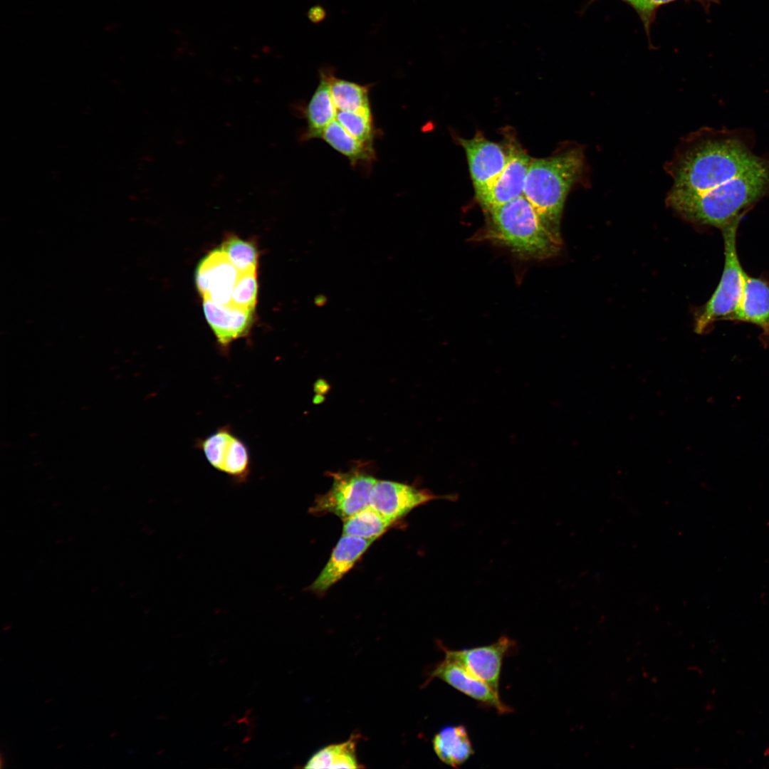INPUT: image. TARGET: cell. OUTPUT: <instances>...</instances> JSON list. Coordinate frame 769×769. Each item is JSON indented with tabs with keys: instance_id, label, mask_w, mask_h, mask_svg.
I'll use <instances>...</instances> for the list:
<instances>
[{
	"instance_id": "1",
	"label": "cell",
	"mask_w": 769,
	"mask_h": 769,
	"mask_svg": "<svg viewBox=\"0 0 769 769\" xmlns=\"http://www.w3.org/2000/svg\"><path fill=\"white\" fill-rule=\"evenodd\" d=\"M673 179L666 202L686 219L723 228L769 193V159L733 134L697 132L666 165Z\"/></svg>"
},
{
	"instance_id": "2",
	"label": "cell",
	"mask_w": 769,
	"mask_h": 769,
	"mask_svg": "<svg viewBox=\"0 0 769 769\" xmlns=\"http://www.w3.org/2000/svg\"><path fill=\"white\" fill-rule=\"evenodd\" d=\"M584 156L571 147L545 158L533 159L526 175L523 196L545 224L560 235V224L566 197L581 177Z\"/></svg>"
},
{
	"instance_id": "3",
	"label": "cell",
	"mask_w": 769,
	"mask_h": 769,
	"mask_svg": "<svg viewBox=\"0 0 769 769\" xmlns=\"http://www.w3.org/2000/svg\"><path fill=\"white\" fill-rule=\"evenodd\" d=\"M488 211L490 224L487 238L518 256L543 260L559 251L560 235L545 224L523 195Z\"/></svg>"
},
{
	"instance_id": "4",
	"label": "cell",
	"mask_w": 769,
	"mask_h": 769,
	"mask_svg": "<svg viewBox=\"0 0 769 769\" xmlns=\"http://www.w3.org/2000/svg\"><path fill=\"white\" fill-rule=\"evenodd\" d=\"M741 219L722 228L725 262L720 282L696 320L695 331L702 333L711 323L728 320L736 310L743 293L746 272L736 249V234Z\"/></svg>"
},
{
	"instance_id": "5",
	"label": "cell",
	"mask_w": 769,
	"mask_h": 769,
	"mask_svg": "<svg viewBox=\"0 0 769 769\" xmlns=\"http://www.w3.org/2000/svg\"><path fill=\"white\" fill-rule=\"evenodd\" d=\"M330 475L332 486L327 493L315 498L309 509L310 513H333L343 520L370 506V492L377 478L359 466Z\"/></svg>"
},
{
	"instance_id": "6",
	"label": "cell",
	"mask_w": 769,
	"mask_h": 769,
	"mask_svg": "<svg viewBox=\"0 0 769 769\" xmlns=\"http://www.w3.org/2000/svg\"><path fill=\"white\" fill-rule=\"evenodd\" d=\"M195 446L214 469L226 474L234 482L244 483L249 477L251 459L249 447L229 425L220 427L197 439Z\"/></svg>"
},
{
	"instance_id": "7",
	"label": "cell",
	"mask_w": 769,
	"mask_h": 769,
	"mask_svg": "<svg viewBox=\"0 0 769 769\" xmlns=\"http://www.w3.org/2000/svg\"><path fill=\"white\" fill-rule=\"evenodd\" d=\"M438 644L445 656L459 663L474 676L498 692L503 660L515 646L511 639L501 637L491 644L460 650L449 649L441 643Z\"/></svg>"
},
{
	"instance_id": "8",
	"label": "cell",
	"mask_w": 769,
	"mask_h": 769,
	"mask_svg": "<svg viewBox=\"0 0 769 769\" xmlns=\"http://www.w3.org/2000/svg\"><path fill=\"white\" fill-rule=\"evenodd\" d=\"M464 148L476 197L484 192L505 167L508 148L477 133L471 139H459Z\"/></svg>"
},
{
	"instance_id": "9",
	"label": "cell",
	"mask_w": 769,
	"mask_h": 769,
	"mask_svg": "<svg viewBox=\"0 0 769 769\" xmlns=\"http://www.w3.org/2000/svg\"><path fill=\"white\" fill-rule=\"evenodd\" d=\"M438 496L426 489L395 481L377 480L370 496V506L392 523L414 508Z\"/></svg>"
},
{
	"instance_id": "10",
	"label": "cell",
	"mask_w": 769,
	"mask_h": 769,
	"mask_svg": "<svg viewBox=\"0 0 769 769\" xmlns=\"http://www.w3.org/2000/svg\"><path fill=\"white\" fill-rule=\"evenodd\" d=\"M240 274L219 248L209 252L199 262L195 281L203 300L228 304Z\"/></svg>"
},
{
	"instance_id": "11",
	"label": "cell",
	"mask_w": 769,
	"mask_h": 769,
	"mask_svg": "<svg viewBox=\"0 0 769 769\" xmlns=\"http://www.w3.org/2000/svg\"><path fill=\"white\" fill-rule=\"evenodd\" d=\"M507 163L494 182L476 197L489 211L523 195L525 181L532 158L517 144L508 147Z\"/></svg>"
},
{
	"instance_id": "12",
	"label": "cell",
	"mask_w": 769,
	"mask_h": 769,
	"mask_svg": "<svg viewBox=\"0 0 769 769\" xmlns=\"http://www.w3.org/2000/svg\"><path fill=\"white\" fill-rule=\"evenodd\" d=\"M433 679H439L455 689L485 706L492 707L499 713L512 711L501 699L499 692L480 680L461 664L444 656L429 671L425 684Z\"/></svg>"
},
{
	"instance_id": "13",
	"label": "cell",
	"mask_w": 769,
	"mask_h": 769,
	"mask_svg": "<svg viewBox=\"0 0 769 769\" xmlns=\"http://www.w3.org/2000/svg\"><path fill=\"white\" fill-rule=\"evenodd\" d=\"M203 310L206 320L224 355L229 353L233 342L248 335L253 321L254 310H244L230 303L219 304L204 299Z\"/></svg>"
},
{
	"instance_id": "14",
	"label": "cell",
	"mask_w": 769,
	"mask_h": 769,
	"mask_svg": "<svg viewBox=\"0 0 769 769\" xmlns=\"http://www.w3.org/2000/svg\"><path fill=\"white\" fill-rule=\"evenodd\" d=\"M375 540L342 535L325 566L308 587V590L318 594L326 592L355 565Z\"/></svg>"
},
{
	"instance_id": "15",
	"label": "cell",
	"mask_w": 769,
	"mask_h": 769,
	"mask_svg": "<svg viewBox=\"0 0 769 769\" xmlns=\"http://www.w3.org/2000/svg\"><path fill=\"white\" fill-rule=\"evenodd\" d=\"M728 320L753 323L769 334V285L746 273L739 305Z\"/></svg>"
},
{
	"instance_id": "16",
	"label": "cell",
	"mask_w": 769,
	"mask_h": 769,
	"mask_svg": "<svg viewBox=\"0 0 769 769\" xmlns=\"http://www.w3.org/2000/svg\"><path fill=\"white\" fill-rule=\"evenodd\" d=\"M334 73L330 68H321L320 81L305 110L307 130L305 140L320 138L325 129L336 117L337 108L330 93V78Z\"/></svg>"
},
{
	"instance_id": "17",
	"label": "cell",
	"mask_w": 769,
	"mask_h": 769,
	"mask_svg": "<svg viewBox=\"0 0 769 769\" xmlns=\"http://www.w3.org/2000/svg\"><path fill=\"white\" fill-rule=\"evenodd\" d=\"M432 744L439 759L453 768H459L474 754L468 731L462 725L442 728L435 734Z\"/></svg>"
},
{
	"instance_id": "18",
	"label": "cell",
	"mask_w": 769,
	"mask_h": 769,
	"mask_svg": "<svg viewBox=\"0 0 769 769\" xmlns=\"http://www.w3.org/2000/svg\"><path fill=\"white\" fill-rule=\"evenodd\" d=\"M320 138L345 156L352 165L370 162L375 159L372 145L362 143L355 139L336 120L325 129Z\"/></svg>"
},
{
	"instance_id": "19",
	"label": "cell",
	"mask_w": 769,
	"mask_h": 769,
	"mask_svg": "<svg viewBox=\"0 0 769 769\" xmlns=\"http://www.w3.org/2000/svg\"><path fill=\"white\" fill-rule=\"evenodd\" d=\"M370 85H360L332 74L330 93L337 110L372 115L369 99Z\"/></svg>"
},
{
	"instance_id": "20",
	"label": "cell",
	"mask_w": 769,
	"mask_h": 769,
	"mask_svg": "<svg viewBox=\"0 0 769 769\" xmlns=\"http://www.w3.org/2000/svg\"><path fill=\"white\" fill-rule=\"evenodd\" d=\"M357 736L327 746L315 752L307 761L305 768H359L356 755Z\"/></svg>"
},
{
	"instance_id": "21",
	"label": "cell",
	"mask_w": 769,
	"mask_h": 769,
	"mask_svg": "<svg viewBox=\"0 0 769 769\" xmlns=\"http://www.w3.org/2000/svg\"><path fill=\"white\" fill-rule=\"evenodd\" d=\"M342 521V535L375 540L392 524L370 506Z\"/></svg>"
},
{
	"instance_id": "22",
	"label": "cell",
	"mask_w": 769,
	"mask_h": 769,
	"mask_svg": "<svg viewBox=\"0 0 769 769\" xmlns=\"http://www.w3.org/2000/svg\"><path fill=\"white\" fill-rule=\"evenodd\" d=\"M220 248L241 273H257L258 252L251 242L231 236Z\"/></svg>"
},
{
	"instance_id": "23",
	"label": "cell",
	"mask_w": 769,
	"mask_h": 769,
	"mask_svg": "<svg viewBox=\"0 0 769 769\" xmlns=\"http://www.w3.org/2000/svg\"><path fill=\"white\" fill-rule=\"evenodd\" d=\"M335 120L355 139L362 143L372 145L375 130L372 115L337 110Z\"/></svg>"
},
{
	"instance_id": "24",
	"label": "cell",
	"mask_w": 769,
	"mask_h": 769,
	"mask_svg": "<svg viewBox=\"0 0 769 769\" xmlns=\"http://www.w3.org/2000/svg\"><path fill=\"white\" fill-rule=\"evenodd\" d=\"M257 273H241L232 292V305L244 309L254 310L258 293Z\"/></svg>"
},
{
	"instance_id": "25",
	"label": "cell",
	"mask_w": 769,
	"mask_h": 769,
	"mask_svg": "<svg viewBox=\"0 0 769 769\" xmlns=\"http://www.w3.org/2000/svg\"><path fill=\"white\" fill-rule=\"evenodd\" d=\"M632 6L642 19L645 29L648 31L652 22L656 9L652 6L649 0H622Z\"/></svg>"
},
{
	"instance_id": "26",
	"label": "cell",
	"mask_w": 769,
	"mask_h": 769,
	"mask_svg": "<svg viewBox=\"0 0 769 769\" xmlns=\"http://www.w3.org/2000/svg\"><path fill=\"white\" fill-rule=\"evenodd\" d=\"M649 1L650 4L652 5V6L654 8L656 9L658 6H659L661 5H663L664 4H666V3H669V2H671V1H675V0H649ZM696 1H699L702 4V6H703L706 9H708L711 5V4L717 3L718 1V0H696Z\"/></svg>"
},
{
	"instance_id": "27",
	"label": "cell",
	"mask_w": 769,
	"mask_h": 769,
	"mask_svg": "<svg viewBox=\"0 0 769 769\" xmlns=\"http://www.w3.org/2000/svg\"><path fill=\"white\" fill-rule=\"evenodd\" d=\"M308 16L313 22H318L325 17V11L320 6H314L308 12Z\"/></svg>"
},
{
	"instance_id": "28",
	"label": "cell",
	"mask_w": 769,
	"mask_h": 769,
	"mask_svg": "<svg viewBox=\"0 0 769 769\" xmlns=\"http://www.w3.org/2000/svg\"><path fill=\"white\" fill-rule=\"evenodd\" d=\"M327 302L326 296L323 295H318L314 299V303L317 306L321 307L325 305Z\"/></svg>"
}]
</instances>
